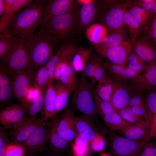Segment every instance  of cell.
<instances>
[{
  "instance_id": "cell-45",
  "label": "cell",
  "mask_w": 156,
  "mask_h": 156,
  "mask_svg": "<svg viewBox=\"0 0 156 156\" xmlns=\"http://www.w3.org/2000/svg\"><path fill=\"white\" fill-rule=\"evenodd\" d=\"M104 62L98 57L95 68L94 79L96 82H98L108 76Z\"/></svg>"
},
{
  "instance_id": "cell-46",
  "label": "cell",
  "mask_w": 156,
  "mask_h": 156,
  "mask_svg": "<svg viewBox=\"0 0 156 156\" xmlns=\"http://www.w3.org/2000/svg\"><path fill=\"white\" fill-rule=\"evenodd\" d=\"M133 5L156 14V0H136L133 2Z\"/></svg>"
},
{
  "instance_id": "cell-49",
  "label": "cell",
  "mask_w": 156,
  "mask_h": 156,
  "mask_svg": "<svg viewBox=\"0 0 156 156\" xmlns=\"http://www.w3.org/2000/svg\"><path fill=\"white\" fill-rule=\"evenodd\" d=\"M139 156H156V143L147 142L142 147Z\"/></svg>"
},
{
  "instance_id": "cell-8",
  "label": "cell",
  "mask_w": 156,
  "mask_h": 156,
  "mask_svg": "<svg viewBox=\"0 0 156 156\" xmlns=\"http://www.w3.org/2000/svg\"><path fill=\"white\" fill-rule=\"evenodd\" d=\"M50 126V122L45 121L27 139L20 144L24 149L25 156H36L45 150Z\"/></svg>"
},
{
  "instance_id": "cell-37",
  "label": "cell",
  "mask_w": 156,
  "mask_h": 156,
  "mask_svg": "<svg viewBox=\"0 0 156 156\" xmlns=\"http://www.w3.org/2000/svg\"><path fill=\"white\" fill-rule=\"evenodd\" d=\"M125 31L111 33L107 36L100 44L106 47H113L124 44L129 42Z\"/></svg>"
},
{
  "instance_id": "cell-21",
  "label": "cell",
  "mask_w": 156,
  "mask_h": 156,
  "mask_svg": "<svg viewBox=\"0 0 156 156\" xmlns=\"http://www.w3.org/2000/svg\"><path fill=\"white\" fill-rule=\"evenodd\" d=\"M44 98L41 116L47 121L53 117L55 106L56 92L53 81H49L45 90Z\"/></svg>"
},
{
  "instance_id": "cell-41",
  "label": "cell",
  "mask_w": 156,
  "mask_h": 156,
  "mask_svg": "<svg viewBox=\"0 0 156 156\" xmlns=\"http://www.w3.org/2000/svg\"><path fill=\"white\" fill-rule=\"evenodd\" d=\"M15 38L7 31L0 33V60L2 62L8 52Z\"/></svg>"
},
{
  "instance_id": "cell-11",
  "label": "cell",
  "mask_w": 156,
  "mask_h": 156,
  "mask_svg": "<svg viewBox=\"0 0 156 156\" xmlns=\"http://www.w3.org/2000/svg\"><path fill=\"white\" fill-rule=\"evenodd\" d=\"M133 1L118 4L112 7L104 15L105 26L111 33L124 31V13L125 8L133 4Z\"/></svg>"
},
{
  "instance_id": "cell-14",
  "label": "cell",
  "mask_w": 156,
  "mask_h": 156,
  "mask_svg": "<svg viewBox=\"0 0 156 156\" xmlns=\"http://www.w3.org/2000/svg\"><path fill=\"white\" fill-rule=\"evenodd\" d=\"M76 118L67 106L61 114L58 127V130L61 136L72 144L78 136L76 126Z\"/></svg>"
},
{
  "instance_id": "cell-12",
  "label": "cell",
  "mask_w": 156,
  "mask_h": 156,
  "mask_svg": "<svg viewBox=\"0 0 156 156\" xmlns=\"http://www.w3.org/2000/svg\"><path fill=\"white\" fill-rule=\"evenodd\" d=\"M134 93L133 88L126 81L112 79L110 103L117 113L127 106L129 101Z\"/></svg>"
},
{
  "instance_id": "cell-1",
  "label": "cell",
  "mask_w": 156,
  "mask_h": 156,
  "mask_svg": "<svg viewBox=\"0 0 156 156\" xmlns=\"http://www.w3.org/2000/svg\"><path fill=\"white\" fill-rule=\"evenodd\" d=\"M48 1L38 0L22 8L8 26V32L14 37L26 40L35 33L36 27L44 21V14Z\"/></svg>"
},
{
  "instance_id": "cell-20",
  "label": "cell",
  "mask_w": 156,
  "mask_h": 156,
  "mask_svg": "<svg viewBox=\"0 0 156 156\" xmlns=\"http://www.w3.org/2000/svg\"><path fill=\"white\" fill-rule=\"evenodd\" d=\"M76 126L78 135L90 142L99 134L93 120L83 115L77 117Z\"/></svg>"
},
{
  "instance_id": "cell-53",
  "label": "cell",
  "mask_w": 156,
  "mask_h": 156,
  "mask_svg": "<svg viewBox=\"0 0 156 156\" xmlns=\"http://www.w3.org/2000/svg\"><path fill=\"white\" fill-rule=\"evenodd\" d=\"M143 104L144 97L141 94L134 93L130 98L127 107L131 108Z\"/></svg>"
},
{
  "instance_id": "cell-31",
  "label": "cell",
  "mask_w": 156,
  "mask_h": 156,
  "mask_svg": "<svg viewBox=\"0 0 156 156\" xmlns=\"http://www.w3.org/2000/svg\"><path fill=\"white\" fill-rule=\"evenodd\" d=\"M112 79L108 75L97 82L95 90L96 93L100 98L110 103L112 90Z\"/></svg>"
},
{
  "instance_id": "cell-16",
  "label": "cell",
  "mask_w": 156,
  "mask_h": 156,
  "mask_svg": "<svg viewBox=\"0 0 156 156\" xmlns=\"http://www.w3.org/2000/svg\"><path fill=\"white\" fill-rule=\"evenodd\" d=\"M61 115L58 114L53 117L50 122V126L48 140V149L55 152H64L71 148L73 144L64 140L58 130Z\"/></svg>"
},
{
  "instance_id": "cell-42",
  "label": "cell",
  "mask_w": 156,
  "mask_h": 156,
  "mask_svg": "<svg viewBox=\"0 0 156 156\" xmlns=\"http://www.w3.org/2000/svg\"><path fill=\"white\" fill-rule=\"evenodd\" d=\"M98 57H91L84 68L83 73L90 80L91 84L94 86L96 83L94 74Z\"/></svg>"
},
{
  "instance_id": "cell-9",
  "label": "cell",
  "mask_w": 156,
  "mask_h": 156,
  "mask_svg": "<svg viewBox=\"0 0 156 156\" xmlns=\"http://www.w3.org/2000/svg\"><path fill=\"white\" fill-rule=\"evenodd\" d=\"M109 141L111 156H139L142 147L141 142L113 134Z\"/></svg>"
},
{
  "instance_id": "cell-58",
  "label": "cell",
  "mask_w": 156,
  "mask_h": 156,
  "mask_svg": "<svg viewBox=\"0 0 156 156\" xmlns=\"http://www.w3.org/2000/svg\"><path fill=\"white\" fill-rule=\"evenodd\" d=\"M155 45L156 46V40L155 42Z\"/></svg>"
},
{
  "instance_id": "cell-47",
  "label": "cell",
  "mask_w": 156,
  "mask_h": 156,
  "mask_svg": "<svg viewBox=\"0 0 156 156\" xmlns=\"http://www.w3.org/2000/svg\"><path fill=\"white\" fill-rule=\"evenodd\" d=\"M73 55L64 59L58 64L54 70L53 80L55 79L56 81L59 80L61 75L70 62L72 61Z\"/></svg>"
},
{
  "instance_id": "cell-43",
  "label": "cell",
  "mask_w": 156,
  "mask_h": 156,
  "mask_svg": "<svg viewBox=\"0 0 156 156\" xmlns=\"http://www.w3.org/2000/svg\"><path fill=\"white\" fill-rule=\"evenodd\" d=\"M142 31L144 33V37L155 44L156 40V14L152 18L146 26L142 30Z\"/></svg>"
},
{
  "instance_id": "cell-32",
  "label": "cell",
  "mask_w": 156,
  "mask_h": 156,
  "mask_svg": "<svg viewBox=\"0 0 156 156\" xmlns=\"http://www.w3.org/2000/svg\"><path fill=\"white\" fill-rule=\"evenodd\" d=\"M71 62H70L58 81L74 92L77 87L78 80Z\"/></svg>"
},
{
  "instance_id": "cell-34",
  "label": "cell",
  "mask_w": 156,
  "mask_h": 156,
  "mask_svg": "<svg viewBox=\"0 0 156 156\" xmlns=\"http://www.w3.org/2000/svg\"><path fill=\"white\" fill-rule=\"evenodd\" d=\"M101 117L106 125L112 131H118L132 124L123 119L117 112Z\"/></svg>"
},
{
  "instance_id": "cell-19",
  "label": "cell",
  "mask_w": 156,
  "mask_h": 156,
  "mask_svg": "<svg viewBox=\"0 0 156 156\" xmlns=\"http://www.w3.org/2000/svg\"><path fill=\"white\" fill-rule=\"evenodd\" d=\"M78 48L73 43H66L51 57L46 65L49 73V81H53L54 70L58 64L64 59L73 55Z\"/></svg>"
},
{
  "instance_id": "cell-23",
  "label": "cell",
  "mask_w": 156,
  "mask_h": 156,
  "mask_svg": "<svg viewBox=\"0 0 156 156\" xmlns=\"http://www.w3.org/2000/svg\"><path fill=\"white\" fill-rule=\"evenodd\" d=\"M1 65L0 68V103H5L14 96L11 78Z\"/></svg>"
},
{
  "instance_id": "cell-27",
  "label": "cell",
  "mask_w": 156,
  "mask_h": 156,
  "mask_svg": "<svg viewBox=\"0 0 156 156\" xmlns=\"http://www.w3.org/2000/svg\"><path fill=\"white\" fill-rule=\"evenodd\" d=\"M149 128L139 127L132 124L127 125L118 130L123 137L136 141L144 139L149 131Z\"/></svg>"
},
{
  "instance_id": "cell-39",
  "label": "cell",
  "mask_w": 156,
  "mask_h": 156,
  "mask_svg": "<svg viewBox=\"0 0 156 156\" xmlns=\"http://www.w3.org/2000/svg\"><path fill=\"white\" fill-rule=\"evenodd\" d=\"M93 97L98 114L101 117L107 116L116 112L110 103L100 98L95 91H93Z\"/></svg>"
},
{
  "instance_id": "cell-29",
  "label": "cell",
  "mask_w": 156,
  "mask_h": 156,
  "mask_svg": "<svg viewBox=\"0 0 156 156\" xmlns=\"http://www.w3.org/2000/svg\"><path fill=\"white\" fill-rule=\"evenodd\" d=\"M128 8L129 12L140 26L142 31L155 15L143 8L133 4Z\"/></svg>"
},
{
  "instance_id": "cell-33",
  "label": "cell",
  "mask_w": 156,
  "mask_h": 156,
  "mask_svg": "<svg viewBox=\"0 0 156 156\" xmlns=\"http://www.w3.org/2000/svg\"><path fill=\"white\" fill-rule=\"evenodd\" d=\"M125 8L124 13L125 24L127 25L129 30L131 38L130 40L132 43L138 38L142 31L140 26L133 18L129 12L127 8Z\"/></svg>"
},
{
  "instance_id": "cell-25",
  "label": "cell",
  "mask_w": 156,
  "mask_h": 156,
  "mask_svg": "<svg viewBox=\"0 0 156 156\" xmlns=\"http://www.w3.org/2000/svg\"><path fill=\"white\" fill-rule=\"evenodd\" d=\"M53 84L56 92V100L53 117L68 106L70 94L73 92L59 81H57Z\"/></svg>"
},
{
  "instance_id": "cell-4",
  "label": "cell",
  "mask_w": 156,
  "mask_h": 156,
  "mask_svg": "<svg viewBox=\"0 0 156 156\" xmlns=\"http://www.w3.org/2000/svg\"><path fill=\"white\" fill-rule=\"evenodd\" d=\"M28 51L25 40L15 38L10 49L0 65L10 76L25 70L28 66Z\"/></svg>"
},
{
  "instance_id": "cell-22",
  "label": "cell",
  "mask_w": 156,
  "mask_h": 156,
  "mask_svg": "<svg viewBox=\"0 0 156 156\" xmlns=\"http://www.w3.org/2000/svg\"><path fill=\"white\" fill-rule=\"evenodd\" d=\"M31 0H15L10 9L5 12L0 17V33L7 31L9 25L17 13L24 7L32 2Z\"/></svg>"
},
{
  "instance_id": "cell-30",
  "label": "cell",
  "mask_w": 156,
  "mask_h": 156,
  "mask_svg": "<svg viewBox=\"0 0 156 156\" xmlns=\"http://www.w3.org/2000/svg\"><path fill=\"white\" fill-rule=\"evenodd\" d=\"M49 73L46 65L36 70L34 79L33 88L38 92H44L49 79Z\"/></svg>"
},
{
  "instance_id": "cell-24",
  "label": "cell",
  "mask_w": 156,
  "mask_h": 156,
  "mask_svg": "<svg viewBox=\"0 0 156 156\" xmlns=\"http://www.w3.org/2000/svg\"><path fill=\"white\" fill-rule=\"evenodd\" d=\"M92 49L78 47L72 59V64L76 72H83L91 57Z\"/></svg>"
},
{
  "instance_id": "cell-54",
  "label": "cell",
  "mask_w": 156,
  "mask_h": 156,
  "mask_svg": "<svg viewBox=\"0 0 156 156\" xmlns=\"http://www.w3.org/2000/svg\"><path fill=\"white\" fill-rule=\"evenodd\" d=\"M64 152H57L51 151L48 149L44 156H67L64 154Z\"/></svg>"
},
{
  "instance_id": "cell-26",
  "label": "cell",
  "mask_w": 156,
  "mask_h": 156,
  "mask_svg": "<svg viewBox=\"0 0 156 156\" xmlns=\"http://www.w3.org/2000/svg\"><path fill=\"white\" fill-rule=\"evenodd\" d=\"M95 1L89 0L81 5L79 14V23L82 29L85 28L93 20L97 13Z\"/></svg>"
},
{
  "instance_id": "cell-36",
  "label": "cell",
  "mask_w": 156,
  "mask_h": 156,
  "mask_svg": "<svg viewBox=\"0 0 156 156\" xmlns=\"http://www.w3.org/2000/svg\"><path fill=\"white\" fill-rule=\"evenodd\" d=\"M144 103L147 112L150 127L156 114V89L147 92L144 97Z\"/></svg>"
},
{
  "instance_id": "cell-48",
  "label": "cell",
  "mask_w": 156,
  "mask_h": 156,
  "mask_svg": "<svg viewBox=\"0 0 156 156\" xmlns=\"http://www.w3.org/2000/svg\"><path fill=\"white\" fill-rule=\"evenodd\" d=\"M90 143V149L93 152H100L103 151L105 147L104 139L100 134Z\"/></svg>"
},
{
  "instance_id": "cell-3",
  "label": "cell",
  "mask_w": 156,
  "mask_h": 156,
  "mask_svg": "<svg viewBox=\"0 0 156 156\" xmlns=\"http://www.w3.org/2000/svg\"><path fill=\"white\" fill-rule=\"evenodd\" d=\"M93 86L82 72L74 91L72 101L77 110L93 120L98 114L93 97Z\"/></svg>"
},
{
  "instance_id": "cell-10",
  "label": "cell",
  "mask_w": 156,
  "mask_h": 156,
  "mask_svg": "<svg viewBox=\"0 0 156 156\" xmlns=\"http://www.w3.org/2000/svg\"><path fill=\"white\" fill-rule=\"evenodd\" d=\"M92 45L98 53L112 63L126 65L131 50L132 43L130 41L124 44L113 47H106L100 44Z\"/></svg>"
},
{
  "instance_id": "cell-5",
  "label": "cell",
  "mask_w": 156,
  "mask_h": 156,
  "mask_svg": "<svg viewBox=\"0 0 156 156\" xmlns=\"http://www.w3.org/2000/svg\"><path fill=\"white\" fill-rule=\"evenodd\" d=\"M76 19L75 11L53 17L41 25L44 31L57 42L67 37L70 34Z\"/></svg>"
},
{
  "instance_id": "cell-57",
  "label": "cell",
  "mask_w": 156,
  "mask_h": 156,
  "mask_svg": "<svg viewBox=\"0 0 156 156\" xmlns=\"http://www.w3.org/2000/svg\"><path fill=\"white\" fill-rule=\"evenodd\" d=\"M100 156H111L110 153H103Z\"/></svg>"
},
{
  "instance_id": "cell-51",
  "label": "cell",
  "mask_w": 156,
  "mask_h": 156,
  "mask_svg": "<svg viewBox=\"0 0 156 156\" xmlns=\"http://www.w3.org/2000/svg\"><path fill=\"white\" fill-rule=\"evenodd\" d=\"M130 108L134 113L142 117L144 119L149 128L148 114L144 104L134 106Z\"/></svg>"
},
{
  "instance_id": "cell-50",
  "label": "cell",
  "mask_w": 156,
  "mask_h": 156,
  "mask_svg": "<svg viewBox=\"0 0 156 156\" xmlns=\"http://www.w3.org/2000/svg\"><path fill=\"white\" fill-rule=\"evenodd\" d=\"M140 75V74L129 68L126 65L121 74L119 81H126L128 80H132Z\"/></svg>"
},
{
  "instance_id": "cell-56",
  "label": "cell",
  "mask_w": 156,
  "mask_h": 156,
  "mask_svg": "<svg viewBox=\"0 0 156 156\" xmlns=\"http://www.w3.org/2000/svg\"><path fill=\"white\" fill-rule=\"evenodd\" d=\"M90 152L89 151L86 153L82 155H74V156H90Z\"/></svg>"
},
{
  "instance_id": "cell-7",
  "label": "cell",
  "mask_w": 156,
  "mask_h": 156,
  "mask_svg": "<svg viewBox=\"0 0 156 156\" xmlns=\"http://www.w3.org/2000/svg\"><path fill=\"white\" fill-rule=\"evenodd\" d=\"M28 106L16 104L6 107L0 112V123L6 130L14 129L29 118Z\"/></svg>"
},
{
  "instance_id": "cell-13",
  "label": "cell",
  "mask_w": 156,
  "mask_h": 156,
  "mask_svg": "<svg viewBox=\"0 0 156 156\" xmlns=\"http://www.w3.org/2000/svg\"><path fill=\"white\" fill-rule=\"evenodd\" d=\"M136 78L130 80L134 93L141 94L156 89V62L150 64L147 69Z\"/></svg>"
},
{
  "instance_id": "cell-59",
  "label": "cell",
  "mask_w": 156,
  "mask_h": 156,
  "mask_svg": "<svg viewBox=\"0 0 156 156\" xmlns=\"http://www.w3.org/2000/svg\"></svg>"
},
{
  "instance_id": "cell-28",
  "label": "cell",
  "mask_w": 156,
  "mask_h": 156,
  "mask_svg": "<svg viewBox=\"0 0 156 156\" xmlns=\"http://www.w3.org/2000/svg\"><path fill=\"white\" fill-rule=\"evenodd\" d=\"M107 31L104 26L94 23L87 28L86 34L88 39L92 44H100L107 36Z\"/></svg>"
},
{
  "instance_id": "cell-18",
  "label": "cell",
  "mask_w": 156,
  "mask_h": 156,
  "mask_svg": "<svg viewBox=\"0 0 156 156\" xmlns=\"http://www.w3.org/2000/svg\"><path fill=\"white\" fill-rule=\"evenodd\" d=\"M76 2L73 0L49 1L44 11L43 22L53 17L75 11Z\"/></svg>"
},
{
  "instance_id": "cell-6",
  "label": "cell",
  "mask_w": 156,
  "mask_h": 156,
  "mask_svg": "<svg viewBox=\"0 0 156 156\" xmlns=\"http://www.w3.org/2000/svg\"><path fill=\"white\" fill-rule=\"evenodd\" d=\"M36 71L29 68L24 71L11 77L14 97L21 105L29 106L30 102L29 95L33 88Z\"/></svg>"
},
{
  "instance_id": "cell-15",
  "label": "cell",
  "mask_w": 156,
  "mask_h": 156,
  "mask_svg": "<svg viewBox=\"0 0 156 156\" xmlns=\"http://www.w3.org/2000/svg\"><path fill=\"white\" fill-rule=\"evenodd\" d=\"M46 121L42 116L29 118L22 125L8 133L12 142L21 144L27 139L39 126Z\"/></svg>"
},
{
  "instance_id": "cell-2",
  "label": "cell",
  "mask_w": 156,
  "mask_h": 156,
  "mask_svg": "<svg viewBox=\"0 0 156 156\" xmlns=\"http://www.w3.org/2000/svg\"><path fill=\"white\" fill-rule=\"evenodd\" d=\"M28 51V66L34 70L46 65L52 56L56 41L41 27L37 32L25 40Z\"/></svg>"
},
{
  "instance_id": "cell-44",
  "label": "cell",
  "mask_w": 156,
  "mask_h": 156,
  "mask_svg": "<svg viewBox=\"0 0 156 156\" xmlns=\"http://www.w3.org/2000/svg\"><path fill=\"white\" fill-rule=\"evenodd\" d=\"M5 156H25L24 149L20 144L10 142L5 149Z\"/></svg>"
},
{
  "instance_id": "cell-35",
  "label": "cell",
  "mask_w": 156,
  "mask_h": 156,
  "mask_svg": "<svg viewBox=\"0 0 156 156\" xmlns=\"http://www.w3.org/2000/svg\"><path fill=\"white\" fill-rule=\"evenodd\" d=\"M118 113L123 119L128 122L139 127L149 128L144 119L134 113L129 107L121 109Z\"/></svg>"
},
{
  "instance_id": "cell-38",
  "label": "cell",
  "mask_w": 156,
  "mask_h": 156,
  "mask_svg": "<svg viewBox=\"0 0 156 156\" xmlns=\"http://www.w3.org/2000/svg\"><path fill=\"white\" fill-rule=\"evenodd\" d=\"M127 66L140 74L146 71L150 64L142 60L131 49L128 57Z\"/></svg>"
},
{
  "instance_id": "cell-55",
  "label": "cell",
  "mask_w": 156,
  "mask_h": 156,
  "mask_svg": "<svg viewBox=\"0 0 156 156\" xmlns=\"http://www.w3.org/2000/svg\"><path fill=\"white\" fill-rule=\"evenodd\" d=\"M5 9V0H0V16L3 14Z\"/></svg>"
},
{
  "instance_id": "cell-40",
  "label": "cell",
  "mask_w": 156,
  "mask_h": 156,
  "mask_svg": "<svg viewBox=\"0 0 156 156\" xmlns=\"http://www.w3.org/2000/svg\"><path fill=\"white\" fill-rule=\"evenodd\" d=\"M44 92H38L36 96L30 101L28 107L29 118L36 117L37 114L42 111L44 103Z\"/></svg>"
},
{
  "instance_id": "cell-52",
  "label": "cell",
  "mask_w": 156,
  "mask_h": 156,
  "mask_svg": "<svg viewBox=\"0 0 156 156\" xmlns=\"http://www.w3.org/2000/svg\"><path fill=\"white\" fill-rule=\"evenodd\" d=\"M156 136V114L153 117L150 125L149 131L144 139L141 142L142 146L145 143L148 142L151 140Z\"/></svg>"
},
{
  "instance_id": "cell-17",
  "label": "cell",
  "mask_w": 156,
  "mask_h": 156,
  "mask_svg": "<svg viewBox=\"0 0 156 156\" xmlns=\"http://www.w3.org/2000/svg\"><path fill=\"white\" fill-rule=\"evenodd\" d=\"M143 36L138 38L132 44L131 49L144 62L150 64L156 62V46Z\"/></svg>"
}]
</instances>
